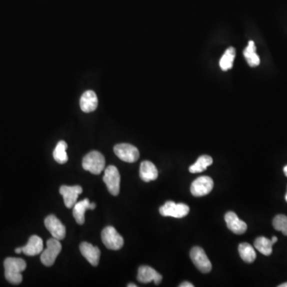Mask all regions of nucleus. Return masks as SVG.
<instances>
[{"label": "nucleus", "mask_w": 287, "mask_h": 287, "mask_svg": "<svg viewBox=\"0 0 287 287\" xmlns=\"http://www.w3.org/2000/svg\"><path fill=\"white\" fill-rule=\"evenodd\" d=\"M26 268V262L20 258H6L4 261L5 278L10 284H20L22 282V272Z\"/></svg>", "instance_id": "obj_1"}, {"label": "nucleus", "mask_w": 287, "mask_h": 287, "mask_svg": "<svg viewBox=\"0 0 287 287\" xmlns=\"http://www.w3.org/2000/svg\"><path fill=\"white\" fill-rule=\"evenodd\" d=\"M104 166H106V160L104 156L99 152H90L83 158V168L94 175L100 174L104 168Z\"/></svg>", "instance_id": "obj_2"}, {"label": "nucleus", "mask_w": 287, "mask_h": 287, "mask_svg": "<svg viewBox=\"0 0 287 287\" xmlns=\"http://www.w3.org/2000/svg\"><path fill=\"white\" fill-rule=\"evenodd\" d=\"M102 240L110 250H120L124 245V240L114 226H106L102 232Z\"/></svg>", "instance_id": "obj_3"}, {"label": "nucleus", "mask_w": 287, "mask_h": 287, "mask_svg": "<svg viewBox=\"0 0 287 287\" xmlns=\"http://www.w3.org/2000/svg\"><path fill=\"white\" fill-rule=\"evenodd\" d=\"M62 250V245L57 238H50L46 242V248L41 254L42 264L46 266H52Z\"/></svg>", "instance_id": "obj_4"}, {"label": "nucleus", "mask_w": 287, "mask_h": 287, "mask_svg": "<svg viewBox=\"0 0 287 287\" xmlns=\"http://www.w3.org/2000/svg\"><path fill=\"white\" fill-rule=\"evenodd\" d=\"M159 210L163 216L181 218L188 216L190 208L185 204H176L173 201H168L160 208Z\"/></svg>", "instance_id": "obj_5"}, {"label": "nucleus", "mask_w": 287, "mask_h": 287, "mask_svg": "<svg viewBox=\"0 0 287 287\" xmlns=\"http://www.w3.org/2000/svg\"><path fill=\"white\" fill-rule=\"evenodd\" d=\"M103 181L106 185L108 191L111 195L118 196L120 192V176L119 171L115 166H110L104 170Z\"/></svg>", "instance_id": "obj_6"}, {"label": "nucleus", "mask_w": 287, "mask_h": 287, "mask_svg": "<svg viewBox=\"0 0 287 287\" xmlns=\"http://www.w3.org/2000/svg\"><path fill=\"white\" fill-rule=\"evenodd\" d=\"M114 151L119 159L127 163L136 162L140 156L138 148L130 144H118L115 146Z\"/></svg>", "instance_id": "obj_7"}, {"label": "nucleus", "mask_w": 287, "mask_h": 287, "mask_svg": "<svg viewBox=\"0 0 287 287\" xmlns=\"http://www.w3.org/2000/svg\"><path fill=\"white\" fill-rule=\"evenodd\" d=\"M190 257L197 269L202 273H209L212 269L210 260L202 248L200 246L193 248L190 252Z\"/></svg>", "instance_id": "obj_8"}, {"label": "nucleus", "mask_w": 287, "mask_h": 287, "mask_svg": "<svg viewBox=\"0 0 287 287\" xmlns=\"http://www.w3.org/2000/svg\"><path fill=\"white\" fill-rule=\"evenodd\" d=\"M213 187V180L208 176H202L193 181L191 185V192L194 196H204L212 191Z\"/></svg>", "instance_id": "obj_9"}, {"label": "nucleus", "mask_w": 287, "mask_h": 287, "mask_svg": "<svg viewBox=\"0 0 287 287\" xmlns=\"http://www.w3.org/2000/svg\"><path fill=\"white\" fill-rule=\"evenodd\" d=\"M60 194L62 196L67 208H72L77 202L79 195L82 193V188L78 185L76 186H66L63 185L60 188Z\"/></svg>", "instance_id": "obj_10"}, {"label": "nucleus", "mask_w": 287, "mask_h": 287, "mask_svg": "<svg viewBox=\"0 0 287 287\" xmlns=\"http://www.w3.org/2000/svg\"><path fill=\"white\" fill-rule=\"evenodd\" d=\"M45 225L46 228L50 232L54 238L58 240L65 238V226L62 224L61 221L59 220L56 216L50 214L46 217L45 220Z\"/></svg>", "instance_id": "obj_11"}, {"label": "nucleus", "mask_w": 287, "mask_h": 287, "mask_svg": "<svg viewBox=\"0 0 287 287\" xmlns=\"http://www.w3.org/2000/svg\"><path fill=\"white\" fill-rule=\"evenodd\" d=\"M138 280L142 284H150L151 282H154L156 285H158L162 281V276L154 268L142 266L138 269Z\"/></svg>", "instance_id": "obj_12"}, {"label": "nucleus", "mask_w": 287, "mask_h": 287, "mask_svg": "<svg viewBox=\"0 0 287 287\" xmlns=\"http://www.w3.org/2000/svg\"><path fill=\"white\" fill-rule=\"evenodd\" d=\"M225 222L229 230L236 234H242L248 230V225L241 220L233 212H228L225 214Z\"/></svg>", "instance_id": "obj_13"}, {"label": "nucleus", "mask_w": 287, "mask_h": 287, "mask_svg": "<svg viewBox=\"0 0 287 287\" xmlns=\"http://www.w3.org/2000/svg\"><path fill=\"white\" fill-rule=\"evenodd\" d=\"M96 208V204L90 202L88 199L83 200L76 202L73 209V216L78 224L82 225L85 222V213L87 210Z\"/></svg>", "instance_id": "obj_14"}, {"label": "nucleus", "mask_w": 287, "mask_h": 287, "mask_svg": "<svg viewBox=\"0 0 287 287\" xmlns=\"http://www.w3.org/2000/svg\"><path fill=\"white\" fill-rule=\"evenodd\" d=\"M80 250L82 254L91 265L94 266L98 265L100 257V252L98 248L92 246V244L88 242H83L80 245Z\"/></svg>", "instance_id": "obj_15"}, {"label": "nucleus", "mask_w": 287, "mask_h": 287, "mask_svg": "<svg viewBox=\"0 0 287 287\" xmlns=\"http://www.w3.org/2000/svg\"><path fill=\"white\" fill-rule=\"evenodd\" d=\"M22 253L28 256H36L44 250V242L40 236H32L26 246H22Z\"/></svg>", "instance_id": "obj_16"}, {"label": "nucleus", "mask_w": 287, "mask_h": 287, "mask_svg": "<svg viewBox=\"0 0 287 287\" xmlns=\"http://www.w3.org/2000/svg\"><path fill=\"white\" fill-rule=\"evenodd\" d=\"M98 104V100L94 91L88 90L83 94L80 100V107L85 112H90L96 110Z\"/></svg>", "instance_id": "obj_17"}, {"label": "nucleus", "mask_w": 287, "mask_h": 287, "mask_svg": "<svg viewBox=\"0 0 287 287\" xmlns=\"http://www.w3.org/2000/svg\"><path fill=\"white\" fill-rule=\"evenodd\" d=\"M140 176L144 182H150L158 179V170L154 163L143 162L140 167Z\"/></svg>", "instance_id": "obj_18"}, {"label": "nucleus", "mask_w": 287, "mask_h": 287, "mask_svg": "<svg viewBox=\"0 0 287 287\" xmlns=\"http://www.w3.org/2000/svg\"><path fill=\"white\" fill-rule=\"evenodd\" d=\"M244 54L250 66L256 67L260 65V58L256 54V46L254 42L250 41L248 42V46L244 50Z\"/></svg>", "instance_id": "obj_19"}, {"label": "nucleus", "mask_w": 287, "mask_h": 287, "mask_svg": "<svg viewBox=\"0 0 287 287\" xmlns=\"http://www.w3.org/2000/svg\"><path fill=\"white\" fill-rule=\"evenodd\" d=\"M238 253L241 258L248 264H252L256 260V250L248 242H242L240 244Z\"/></svg>", "instance_id": "obj_20"}, {"label": "nucleus", "mask_w": 287, "mask_h": 287, "mask_svg": "<svg viewBox=\"0 0 287 287\" xmlns=\"http://www.w3.org/2000/svg\"><path fill=\"white\" fill-rule=\"evenodd\" d=\"M213 163L212 158L209 156H201L199 159L197 160L194 164L190 166L189 172L191 173H200L208 168V167L212 166Z\"/></svg>", "instance_id": "obj_21"}, {"label": "nucleus", "mask_w": 287, "mask_h": 287, "mask_svg": "<svg viewBox=\"0 0 287 287\" xmlns=\"http://www.w3.org/2000/svg\"><path fill=\"white\" fill-rule=\"evenodd\" d=\"M273 242L272 240L266 238L264 236L258 237L254 241V246L261 254L266 256H269L272 254V248H273Z\"/></svg>", "instance_id": "obj_22"}, {"label": "nucleus", "mask_w": 287, "mask_h": 287, "mask_svg": "<svg viewBox=\"0 0 287 287\" xmlns=\"http://www.w3.org/2000/svg\"><path fill=\"white\" fill-rule=\"evenodd\" d=\"M67 144L64 140H61L58 143L57 146L54 150V159L59 164L66 163L68 160V156H67Z\"/></svg>", "instance_id": "obj_23"}, {"label": "nucleus", "mask_w": 287, "mask_h": 287, "mask_svg": "<svg viewBox=\"0 0 287 287\" xmlns=\"http://www.w3.org/2000/svg\"><path fill=\"white\" fill-rule=\"evenodd\" d=\"M236 58V50L234 48H229L221 58L220 66L222 70L226 71L232 69Z\"/></svg>", "instance_id": "obj_24"}, {"label": "nucleus", "mask_w": 287, "mask_h": 287, "mask_svg": "<svg viewBox=\"0 0 287 287\" xmlns=\"http://www.w3.org/2000/svg\"><path fill=\"white\" fill-rule=\"evenodd\" d=\"M273 226L276 230L282 232L287 236V216L285 214H278L273 220Z\"/></svg>", "instance_id": "obj_25"}, {"label": "nucleus", "mask_w": 287, "mask_h": 287, "mask_svg": "<svg viewBox=\"0 0 287 287\" xmlns=\"http://www.w3.org/2000/svg\"><path fill=\"white\" fill-rule=\"evenodd\" d=\"M180 287H194V285L191 282H184L183 284H181L180 285Z\"/></svg>", "instance_id": "obj_26"}, {"label": "nucleus", "mask_w": 287, "mask_h": 287, "mask_svg": "<svg viewBox=\"0 0 287 287\" xmlns=\"http://www.w3.org/2000/svg\"><path fill=\"white\" fill-rule=\"evenodd\" d=\"M22 248H16V253H17V254H20V253H22Z\"/></svg>", "instance_id": "obj_27"}, {"label": "nucleus", "mask_w": 287, "mask_h": 287, "mask_svg": "<svg viewBox=\"0 0 287 287\" xmlns=\"http://www.w3.org/2000/svg\"><path fill=\"white\" fill-rule=\"evenodd\" d=\"M272 242H273V244H276V242H277V241H278L277 237H276V236H273V237H272Z\"/></svg>", "instance_id": "obj_28"}, {"label": "nucleus", "mask_w": 287, "mask_h": 287, "mask_svg": "<svg viewBox=\"0 0 287 287\" xmlns=\"http://www.w3.org/2000/svg\"><path fill=\"white\" fill-rule=\"evenodd\" d=\"M284 172L285 173L286 176H287V166L284 167Z\"/></svg>", "instance_id": "obj_29"}, {"label": "nucleus", "mask_w": 287, "mask_h": 287, "mask_svg": "<svg viewBox=\"0 0 287 287\" xmlns=\"http://www.w3.org/2000/svg\"><path fill=\"white\" fill-rule=\"evenodd\" d=\"M278 287H287V282H286V284H281V285L278 286Z\"/></svg>", "instance_id": "obj_30"}, {"label": "nucleus", "mask_w": 287, "mask_h": 287, "mask_svg": "<svg viewBox=\"0 0 287 287\" xmlns=\"http://www.w3.org/2000/svg\"><path fill=\"white\" fill-rule=\"evenodd\" d=\"M128 287H136V285H134V284H128Z\"/></svg>", "instance_id": "obj_31"}, {"label": "nucleus", "mask_w": 287, "mask_h": 287, "mask_svg": "<svg viewBox=\"0 0 287 287\" xmlns=\"http://www.w3.org/2000/svg\"><path fill=\"white\" fill-rule=\"evenodd\" d=\"M285 199H286V202H287V193H286V195Z\"/></svg>", "instance_id": "obj_32"}]
</instances>
